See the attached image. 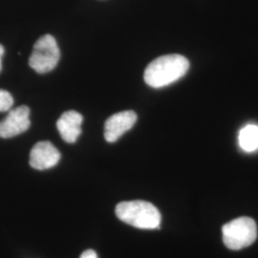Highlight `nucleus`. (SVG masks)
I'll return each mask as SVG.
<instances>
[{
  "mask_svg": "<svg viewBox=\"0 0 258 258\" xmlns=\"http://www.w3.org/2000/svg\"><path fill=\"white\" fill-rule=\"evenodd\" d=\"M188 69L189 62L184 55H162L148 64L144 79L148 86L162 88L183 78Z\"/></svg>",
  "mask_w": 258,
  "mask_h": 258,
  "instance_id": "nucleus-1",
  "label": "nucleus"
},
{
  "mask_svg": "<svg viewBox=\"0 0 258 258\" xmlns=\"http://www.w3.org/2000/svg\"><path fill=\"white\" fill-rule=\"evenodd\" d=\"M115 212L120 221L142 230L158 229L162 220L156 207L142 200L118 204Z\"/></svg>",
  "mask_w": 258,
  "mask_h": 258,
  "instance_id": "nucleus-2",
  "label": "nucleus"
},
{
  "mask_svg": "<svg viewBox=\"0 0 258 258\" xmlns=\"http://www.w3.org/2000/svg\"><path fill=\"white\" fill-rule=\"evenodd\" d=\"M223 242L228 249L238 250L250 246L257 237L256 223L249 217H239L222 228Z\"/></svg>",
  "mask_w": 258,
  "mask_h": 258,
  "instance_id": "nucleus-3",
  "label": "nucleus"
},
{
  "mask_svg": "<svg viewBox=\"0 0 258 258\" xmlns=\"http://www.w3.org/2000/svg\"><path fill=\"white\" fill-rule=\"evenodd\" d=\"M59 57L60 52L55 37L44 35L34 45L33 53L29 58V65L38 74H45L55 69Z\"/></svg>",
  "mask_w": 258,
  "mask_h": 258,
  "instance_id": "nucleus-4",
  "label": "nucleus"
},
{
  "mask_svg": "<svg viewBox=\"0 0 258 258\" xmlns=\"http://www.w3.org/2000/svg\"><path fill=\"white\" fill-rule=\"evenodd\" d=\"M30 125V109L25 105H21L10 111L8 116L0 121V138L18 136L28 130Z\"/></svg>",
  "mask_w": 258,
  "mask_h": 258,
  "instance_id": "nucleus-5",
  "label": "nucleus"
},
{
  "mask_svg": "<svg viewBox=\"0 0 258 258\" xmlns=\"http://www.w3.org/2000/svg\"><path fill=\"white\" fill-rule=\"evenodd\" d=\"M137 121V114L132 110L121 111L109 117L104 124V138L108 143H114Z\"/></svg>",
  "mask_w": 258,
  "mask_h": 258,
  "instance_id": "nucleus-6",
  "label": "nucleus"
},
{
  "mask_svg": "<svg viewBox=\"0 0 258 258\" xmlns=\"http://www.w3.org/2000/svg\"><path fill=\"white\" fill-rule=\"evenodd\" d=\"M60 160V153L50 142H38L30 153V166L37 170L55 166Z\"/></svg>",
  "mask_w": 258,
  "mask_h": 258,
  "instance_id": "nucleus-7",
  "label": "nucleus"
},
{
  "mask_svg": "<svg viewBox=\"0 0 258 258\" xmlns=\"http://www.w3.org/2000/svg\"><path fill=\"white\" fill-rule=\"evenodd\" d=\"M83 116L77 111L64 112L56 121V127L66 143L73 144L82 134Z\"/></svg>",
  "mask_w": 258,
  "mask_h": 258,
  "instance_id": "nucleus-8",
  "label": "nucleus"
},
{
  "mask_svg": "<svg viewBox=\"0 0 258 258\" xmlns=\"http://www.w3.org/2000/svg\"><path fill=\"white\" fill-rule=\"evenodd\" d=\"M239 145L246 152H253L258 149V125L249 124L241 129Z\"/></svg>",
  "mask_w": 258,
  "mask_h": 258,
  "instance_id": "nucleus-9",
  "label": "nucleus"
},
{
  "mask_svg": "<svg viewBox=\"0 0 258 258\" xmlns=\"http://www.w3.org/2000/svg\"><path fill=\"white\" fill-rule=\"evenodd\" d=\"M14 104L13 96L6 90L0 89V112L9 111Z\"/></svg>",
  "mask_w": 258,
  "mask_h": 258,
  "instance_id": "nucleus-10",
  "label": "nucleus"
},
{
  "mask_svg": "<svg viewBox=\"0 0 258 258\" xmlns=\"http://www.w3.org/2000/svg\"><path fill=\"white\" fill-rule=\"evenodd\" d=\"M80 258H98V255H97L95 250H93V249H86V250L83 251Z\"/></svg>",
  "mask_w": 258,
  "mask_h": 258,
  "instance_id": "nucleus-11",
  "label": "nucleus"
},
{
  "mask_svg": "<svg viewBox=\"0 0 258 258\" xmlns=\"http://www.w3.org/2000/svg\"><path fill=\"white\" fill-rule=\"evenodd\" d=\"M4 52H5L4 47L0 44V72H1V69H2V57L4 55Z\"/></svg>",
  "mask_w": 258,
  "mask_h": 258,
  "instance_id": "nucleus-12",
  "label": "nucleus"
}]
</instances>
